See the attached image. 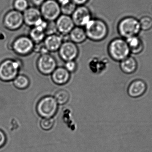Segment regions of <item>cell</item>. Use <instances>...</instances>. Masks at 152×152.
Masks as SVG:
<instances>
[{
	"label": "cell",
	"mask_w": 152,
	"mask_h": 152,
	"mask_svg": "<svg viewBox=\"0 0 152 152\" xmlns=\"http://www.w3.org/2000/svg\"><path fill=\"white\" fill-rule=\"evenodd\" d=\"M20 62L18 61L7 59L0 64V79L4 81L13 80L18 76Z\"/></svg>",
	"instance_id": "5b68a950"
},
{
	"label": "cell",
	"mask_w": 152,
	"mask_h": 152,
	"mask_svg": "<svg viewBox=\"0 0 152 152\" xmlns=\"http://www.w3.org/2000/svg\"><path fill=\"white\" fill-rule=\"evenodd\" d=\"M14 10L23 13L29 7L28 0H14L13 4Z\"/></svg>",
	"instance_id": "d4e9b609"
},
{
	"label": "cell",
	"mask_w": 152,
	"mask_h": 152,
	"mask_svg": "<svg viewBox=\"0 0 152 152\" xmlns=\"http://www.w3.org/2000/svg\"><path fill=\"white\" fill-rule=\"evenodd\" d=\"M54 124V120L52 118H43L42 119L40 122V126L41 127L43 130H50Z\"/></svg>",
	"instance_id": "484cf974"
},
{
	"label": "cell",
	"mask_w": 152,
	"mask_h": 152,
	"mask_svg": "<svg viewBox=\"0 0 152 152\" xmlns=\"http://www.w3.org/2000/svg\"><path fill=\"white\" fill-rule=\"evenodd\" d=\"M125 40L126 41L131 53L138 54L143 50V42L138 36L133 37Z\"/></svg>",
	"instance_id": "ac0fdd59"
},
{
	"label": "cell",
	"mask_w": 152,
	"mask_h": 152,
	"mask_svg": "<svg viewBox=\"0 0 152 152\" xmlns=\"http://www.w3.org/2000/svg\"><path fill=\"white\" fill-rule=\"evenodd\" d=\"M6 141V137L5 134L2 130H0V148L4 145Z\"/></svg>",
	"instance_id": "f1b7e54d"
},
{
	"label": "cell",
	"mask_w": 152,
	"mask_h": 152,
	"mask_svg": "<svg viewBox=\"0 0 152 152\" xmlns=\"http://www.w3.org/2000/svg\"><path fill=\"white\" fill-rule=\"evenodd\" d=\"M71 0H57L59 4L60 5H63V4H66L67 3L70 1Z\"/></svg>",
	"instance_id": "1f68e13d"
},
{
	"label": "cell",
	"mask_w": 152,
	"mask_h": 152,
	"mask_svg": "<svg viewBox=\"0 0 152 152\" xmlns=\"http://www.w3.org/2000/svg\"><path fill=\"white\" fill-rule=\"evenodd\" d=\"M58 104L53 96H46L41 98L36 106L37 112L42 118H52L56 115Z\"/></svg>",
	"instance_id": "277c9868"
},
{
	"label": "cell",
	"mask_w": 152,
	"mask_h": 152,
	"mask_svg": "<svg viewBox=\"0 0 152 152\" xmlns=\"http://www.w3.org/2000/svg\"><path fill=\"white\" fill-rule=\"evenodd\" d=\"M22 13L24 23L28 26H37L44 20L40 10L36 7H29Z\"/></svg>",
	"instance_id": "7c38bea8"
},
{
	"label": "cell",
	"mask_w": 152,
	"mask_h": 152,
	"mask_svg": "<svg viewBox=\"0 0 152 152\" xmlns=\"http://www.w3.org/2000/svg\"><path fill=\"white\" fill-rule=\"evenodd\" d=\"M71 17L75 26L83 28L92 19L90 10L85 5L77 6Z\"/></svg>",
	"instance_id": "8fae6325"
},
{
	"label": "cell",
	"mask_w": 152,
	"mask_h": 152,
	"mask_svg": "<svg viewBox=\"0 0 152 152\" xmlns=\"http://www.w3.org/2000/svg\"><path fill=\"white\" fill-rule=\"evenodd\" d=\"M141 30L148 31L152 29V18L148 15L142 16L138 19Z\"/></svg>",
	"instance_id": "603a6c76"
},
{
	"label": "cell",
	"mask_w": 152,
	"mask_h": 152,
	"mask_svg": "<svg viewBox=\"0 0 152 152\" xmlns=\"http://www.w3.org/2000/svg\"><path fill=\"white\" fill-rule=\"evenodd\" d=\"M53 97L58 105H64L69 101L70 95L67 90L61 89L58 90L54 94Z\"/></svg>",
	"instance_id": "44dd1931"
},
{
	"label": "cell",
	"mask_w": 152,
	"mask_h": 152,
	"mask_svg": "<svg viewBox=\"0 0 152 152\" xmlns=\"http://www.w3.org/2000/svg\"><path fill=\"white\" fill-rule=\"evenodd\" d=\"M68 35L70 41L76 44L83 43L87 38L85 28L76 26L72 29Z\"/></svg>",
	"instance_id": "d6986e66"
},
{
	"label": "cell",
	"mask_w": 152,
	"mask_h": 152,
	"mask_svg": "<svg viewBox=\"0 0 152 152\" xmlns=\"http://www.w3.org/2000/svg\"><path fill=\"white\" fill-rule=\"evenodd\" d=\"M61 14L71 16L77 6L72 1H70L66 4L60 5Z\"/></svg>",
	"instance_id": "cb8c5ba5"
},
{
	"label": "cell",
	"mask_w": 152,
	"mask_h": 152,
	"mask_svg": "<svg viewBox=\"0 0 152 152\" xmlns=\"http://www.w3.org/2000/svg\"><path fill=\"white\" fill-rule=\"evenodd\" d=\"M45 32L46 36L57 34L58 31L55 21H47V26L45 30Z\"/></svg>",
	"instance_id": "4316f807"
},
{
	"label": "cell",
	"mask_w": 152,
	"mask_h": 152,
	"mask_svg": "<svg viewBox=\"0 0 152 152\" xmlns=\"http://www.w3.org/2000/svg\"><path fill=\"white\" fill-rule=\"evenodd\" d=\"M24 23L23 13L15 10L9 11L4 17V25L9 30H18Z\"/></svg>",
	"instance_id": "ba28073f"
},
{
	"label": "cell",
	"mask_w": 152,
	"mask_h": 152,
	"mask_svg": "<svg viewBox=\"0 0 152 152\" xmlns=\"http://www.w3.org/2000/svg\"><path fill=\"white\" fill-rule=\"evenodd\" d=\"M51 75L53 81L59 86L66 84L70 78V73L64 67H57Z\"/></svg>",
	"instance_id": "2e32d148"
},
{
	"label": "cell",
	"mask_w": 152,
	"mask_h": 152,
	"mask_svg": "<svg viewBox=\"0 0 152 152\" xmlns=\"http://www.w3.org/2000/svg\"><path fill=\"white\" fill-rule=\"evenodd\" d=\"M57 31L61 36L69 34L75 26L71 16L61 14L55 20Z\"/></svg>",
	"instance_id": "4fadbf2b"
},
{
	"label": "cell",
	"mask_w": 152,
	"mask_h": 152,
	"mask_svg": "<svg viewBox=\"0 0 152 152\" xmlns=\"http://www.w3.org/2000/svg\"><path fill=\"white\" fill-rule=\"evenodd\" d=\"M120 66L123 73L130 75L136 71L137 68V63L134 58L129 56L121 61Z\"/></svg>",
	"instance_id": "e0dca14e"
},
{
	"label": "cell",
	"mask_w": 152,
	"mask_h": 152,
	"mask_svg": "<svg viewBox=\"0 0 152 152\" xmlns=\"http://www.w3.org/2000/svg\"><path fill=\"white\" fill-rule=\"evenodd\" d=\"M108 50L111 58L119 62L129 57L131 53L126 41L122 38H115L111 41Z\"/></svg>",
	"instance_id": "3957f363"
},
{
	"label": "cell",
	"mask_w": 152,
	"mask_h": 152,
	"mask_svg": "<svg viewBox=\"0 0 152 152\" xmlns=\"http://www.w3.org/2000/svg\"><path fill=\"white\" fill-rule=\"evenodd\" d=\"M87 37L94 42L104 40L108 34V27L100 19H91L85 27Z\"/></svg>",
	"instance_id": "6da1fadb"
},
{
	"label": "cell",
	"mask_w": 152,
	"mask_h": 152,
	"mask_svg": "<svg viewBox=\"0 0 152 152\" xmlns=\"http://www.w3.org/2000/svg\"><path fill=\"white\" fill-rule=\"evenodd\" d=\"M58 51L61 58L65 62L75 61L79 54L77 44L70 40L63 42Z\"/></svg>",
	"instance_id": "30bf717a"
},
{
	"label": "cell",
	"mask_w": 152,
	"mask_h": 152,
	"mask_svg": "<svg viewBox=\"0 0 152 152\" xmlns=\"http://www.w3.org/2000/svg\"><path fill=\"white\" fill-rule=\"evenodd\" d=\"M39 10L43 18L46 21H55L61 14L60 5L56 0H45Z\"/></svg>",
	"instance_id": "8992f818"
},
{
	"label": "cell",
	"mask_w": 152,
	"mask_h": 152,
	"mask_svg": "<svg viewBox=\"0 0 152 152\" xmlns=\"http://www.w3.org/2000/svg\"><path fill=\"white\" fill-rule=\"evenodd\" d=\"M118 30L121 38L125 39L137 36L142 31L138 19L131 16H127L120 20Z\"/></svg>",
	"instance_id": "7a4b0ae2"
},
{
	"label": "cell",
	"mask_w": 152,
	"mask_h": 152,
	"mask_svg": "<svg viewBox=\"0 0 152 152\" xmlns=\"http://www.w3.org/2000/svg\"><path fill=\"white\" fill-rule=\"evenodd\" d=\"M63 42L62 36L55 34L46 36L43 43L49 52H55L58 51Z\"/></svg>",
	"instance_id": "5bb4252c"
},
{
	"label": "cell",
	"mask_w": 152,
	"mask_h": 152,
	"mask_svg": "<svg viewBox=\"0 0 152 152\" xmlns=\"http://www.w3.org/2000/svg\"><path fill=\"white\" fill-rule=\"evenodd\" d=\"M147 88V85L143 80H136L129 86L128 94L132 98H138L144 94Z\"/></svg>",
	"instance_id": "9a60e30c"
},
{
	"label": "cell",
	"mask_w": 152,
	"mask_h": 152,
	"mask_svg": "<svg viewBox=\"0 0 152 152\" xmlns=\"http://www.w3.org/2000/svg\"><path fill=\"white\" fill-rule=\"evenodd\" d=\"M46 36L44 30L39 26L33 27L29 32V37L34 44L43 42Z\"/></svg>",
	"instance_id": "ffe728a7"
},
{
	"label": "cell",
	"mask_w": 152,
	"mask_h": 152,
	"mask_svg": "<svg viewBox=\"0 0 152 152\" xmlns=\"http://www.w3.org/2000/svg\"><path fill=\"white\" fill-rule=\"evenodd\" d=\"M34 43L29 37H19L12 44V48L17 54L21 56L28 55L34 51Z\"/></svg>",
	"instance_id": "9c48e42d"
},
{
	"label": "cell",
	"mask_w": 152,
	"mask_h": 152,
	"mask_svg": "<svg viewBox=\"0 0 152 152\" xmlns=\"http://www.w3.org/2000/svg\"><path fill=\"white\" fill-rule=\"evenodd\" d=\"M64 67L71 74L75 72L77 69V64L75 61H66L65 62Z\"/></svg>",
	"instance_id": "83f0119b"
},
{
	"label": "cell",
	"mask_w": 152,
	"mask_h": 152,
	"mask_svg": "<svg viewBox=\"0 0 152 152\" xmlns=\"http://www.w3.org/2000/svg\"><path fill=\"white\" fill-rule=\"evenodd\" d=\"M45 0H30L32 3L36 6H41Z\"/></svg>",
	"instance_id": "4dcf8cb0"
},
{
	"label": "cell",
	"mask_w": 152,
	"mask_h": 152,
	"mask_svg": "<svg viewBox=\"0 0 152 152\" xmlns=\"http://www.w3.org/2000/svg\"><path fill=\"white\" fill-rule=\"evenodd\" d=\"M14 86L20 89L27 88L30 84L29 79L24 75H19L16 77L13 81Z\"/></svg>",
	"instance_id": "7402d4cb"
},
{
	"label": "cell",
	"mask_w": 152,
	"mask_h": 152,
	"mask_svg": "<svg viewBox=\"0 0 152 152\" xmlns=\"http://www.w3.org/2000/svg\"><path fill=\"white\" fill-rule=\"evenodd\" d=\"M37 69L45 75L52 74L57 67V62L55 58L49 53L41 54L37 62Z\"/></svg>",
	"instance_id": "52a82bcc"
},
{
	"label": "cell",
	"mask_w": 152,
	"mask_h": 152,
	"mask_svg": "<svg viewBox=\"0 0 152 152\" xmlns=\"http://www.w3.org/2000/svg\"><path fill=\"white\" fill-rule=\"evenodd\" d=\"M71 1L77 6L85 5L89 0H71Z\"/></svg>",
	"instance_id": "f546056e"
}]
</instances>
